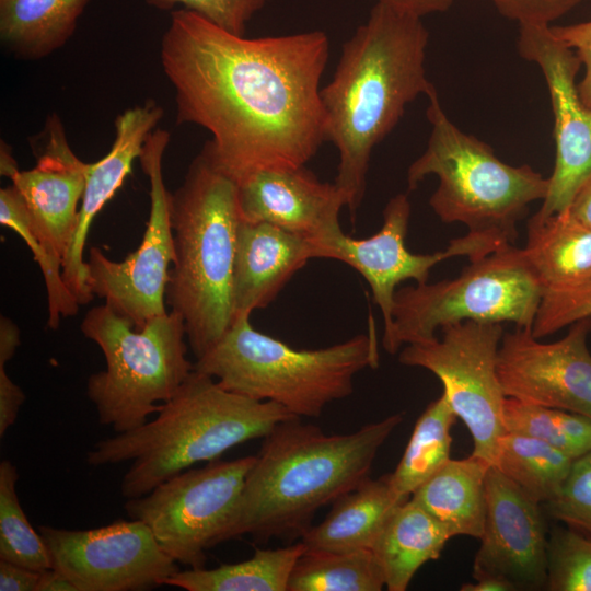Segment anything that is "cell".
Here are the masks:
<instances>
[{
  "label": "cell",
  "instance_id": "6da1fadb",
  "mask_svg": "<svg viewBox=\"0 0 591 591\" xmlns=\"http://www.w3.org/2000/svg\"><path fill=\"white\" fill-rule=\"evenodd\" d=\"M160 56L175 91L176 124L209 131L204 149L236 183L304 166L325 141L323 31L246 38L182 8L171 12Z\"/></svg>",
  "mask_w": 591,
  "mask_h": 591
},
{
  "label": "cell",
  "instance_id": "7a4b0ae2",
  "mask_svg": "<svg viewBox=\"0 0 591 591\" xmlns=\"http://www.w3.org/2000/svg\"><path fill=\"white\" fill-rule=\"evenodd\" d=\"M428 42L421 18L375 3L344 43L333 78L321 89L325 141L339 155L334 183L351 212L364 196L372 150L406 106L434 88L425 68Z\"/></svg>",
  "mask_w": 591,
  "mask_h": 591
},
{
  "label": "cell",
  "instance_id": "3957f363",
  "mask_svg": "<svg viewBox=\"0 0 591 591\" xmlns=\"http://www.w3.org/2000/svg\"><path fill=\"white\" fill-rule=\"evenodd\" d=\"M404 413L369 422L351 433L286 419L264 437L220 543L248 534L255 540H294L333 503L369 476L373 461Z\"/></svg>",
  "mask_w": 591,
  "mask_h": 591
},
{
  "label": "cell",
  "instance_id": "277c9868",
  "mask_svg": "<svg viewBox=\"0 0 591 591\" xmlns=\"http://www.w3.org/2000/svg\"><path fill=\"white\" fill-rule=\"evenodd\" d=\"M292 417L297 416L279 404L232 393L193 370L153 420L100 440L86 462L91 466L131 462L120 493L126 499L136 498L194 464L217 461L241 443L264 438Z\"/></svg>",
  "mask_w": 591,
  "mask_h": 591
},
{
  "label": "cell",
  "instance_id": "5b68a950",
  "mask_svg": "<svg viewBox=\"0 0 591 591\" xmlns=\"http://www.w3.org/2000/svg\"><path fill=\"white\" fill-rule=\"evenodd\" d=\"M241 216L237 183L202 148L183 184L171 195L175 256L166 302L185 324L196 359L234 321L233 271Z\"/></svg>",
  "mask_w": 591,
  "mask_h": 591
},
{
  "label": "cell",
  "instance_id": "8992f818",
  "mask_svg": "<svg viewBox=\"0 0 591 591\" xmlns=\"http://www.w3.org/2000/svg\"><path fill=\"white\" fill-rule=\"evenodd\" d=\"M251 314L236 316L220 340L196 359L194 370L223 389L281 405L297 417H318L334 401L349 396L354 378L379 364L370 316L367 334L318 349H297L257 331Z\"/></svg>",
  "mask_w": 591,
  "mask_h": 591
},
{
  "label": "cell",
  "instance_id": "52a82bcc",
  "mask_svg": "<svg viewBox=\"0 0 591 591\" xmlns=\"http://www.w3.org/2000/svg\"><path fill=\"white\" fill-rule=\"evenodd\" d=\"M426 96L431 131L425 151L408 167V190L436 175L439 185L429 205L442 222L463 223L471 233L514 244L518 223L530 204L545 199L549 179L530 165L505 163L489 144L462 131L443 111L436 88Z\"/></svg>",
  "mask_w": 591,
  "mask_h": 591
},
{
  "label": "cell",
  "instance_id": "ba28073f",
  "mask_svg": "<svg viewBox=\"0 0 591 591\" xmlns=\"http://www.w3.org/2000/svg\"><path fill=\"white\" fill-rule=\"evenodd\" d=\"M82 334L103 351L106 368L89 376L86 395L99 421L115 432L140 427L172 398L194 370L183 317L174 311L136 328L106 304L91 309Z\"/></svg>",
  "mask_w": 591,
  "mask_h": 591
},
{
  "label": "cell",
  "instance_id": "9c48e42d",
  "mask_svg": "<svg viewBox=\"0 0 591 591\" xmlns=\"http://www.w3.org/2000/svg\"><path fill=\"white\" fill-rule=\"evenodd\" d=\"M542 296L523 248L505 244L471 260L453 279L396 290L383 347L394 355L408 344L432 340L437 329L463 321L511 322L531 329Z\"/></svg>",
  "mask_w": 591,
  "mask_h": 591
},
{
  "label": "cell",
  "instance_id": "30bf717a",
  "mask_svg": "<svg viewBox=\"0 0 591 591\" xmlns=\"http://www.w3.org/2000/svg\"><path fill=\"white\" fill-rule=\"evenodd\" d=\"M254 461L255 455H247L185 470L127 499L125 511L143 522L177 564L202 568L206 549L220 544Z\"/></svg>",
  "mask_w": 591,
  "mask_h": 591
},
{
  "label": "cell",
  "instance_id": "8fae6325",
  "mask_svg": "<svg viewBox=\"0 0 591 591\" xmlns=\"http://www.w3.org/2000/svg\"><path fill=\"white\" fill-rule=\"evenodd\" d=\"M440 331L441 338L406 345L398 361L429 370L441 381L442 393L471 433L472 454L494 465L506 433V395L497 373L502 324L463 321Z\"/></svg>",
  "mask_w": 591,
  "mask_h": 591
},
{
  "label": "cell",
  "instance_id": "7c38bea8",
  "mask_svg": "<svg viewBox=\"0 0 591 591\" xmlns=\"http://www.w3.org/2000/svg\"><path fill=\"white\" fill-rule=\"evenodd\" d=\"M170 141L163 129L152 131L143 143L139 161L150 181V215L139 247L124 260L108 258L92 247L86 260V282L93 296L117 314L142 328L151 318L165 314L174 237L171 223V193L165 187L162 159Z\"/></svg>",
  "mask_w": 591,
  "mask_h": 591
},
{
  "label": "cell",
  "instance_id": "4fadbf2b",
  "mask_svg": "<svg viewBox=\"0 0 591 591\" xmlns=\"http://www.w3.org/2000/svg\"><path fill=\"white\" fill-rule=\"evenodd\" d=\"M53 568L78 591H143L164 586L177 563L141 521L119 520L89 529L39 525Z\"/></svg>",
  "mask_w": 591,
  "mask_h": 591
},
{
  "label": "cell",
  "instance_id": "5bb4252c",
  "mask_svg": "<svg viewBox=\"0 0 591 591\" xmlns=\"http://www.w3.org/2000/svg\"><path fill=\"white\" fill-rule=\"evenodd\" d=\"M410 212L407 195L397 194L387 201L382 227L373 235L354 239L341 231L331 237L312 241L316 258L343 262L367 280L372 299L382 312L384 333L392 326L394 298L401 282L413 279L417 285L426 283L431 269L445 259L466 256L475 260L505 245L496 239L467 232L452 240L443 251L412 253L405 244Z\"/></svg>",
  "mask_w": 591,
  "mask_h": 591
},
{
  "label": "cell",
  "instance_id": "9a60e30c",
  "mask_svg": "<svg viewBox=\"0 0 591 591\" xmlns=\"http://www.w3.org/2000/svg\"><path fill=\"white\" fill-rule=\"evenodd\" d=\"M549 26L520 25L518 39L522 58L543 72L554 114L555 166L547 195L535 213L541 218L566 211L591 174V108L581 101L576 83L581 62Z\"/></svg>",
  "mask_w": 591,
  "mask_h": 591
},
{
  "label": "cell",
  "instance_id": "2e32d148",
  "mask_svg": "<svg viewBox=\"0 0 591 591\" xmlns=\"http://www.w3.org/2000/svg\"><path fill=\"white\" fill-rule=\"evenodd\" d=\"M590 332L587 317L553 343L540 341L525 328L503 334L497 373L506 397L591 418Z\"/></svg>",
  "mask_w": 591,
  "mask_h": 591
},
{
  "label": "cell",
  "instance_id": "e0dca14e",
  "mask_svg": "<svg viewBox=\"0 0 591 591\" xmlns=\"http://www.w3.org/2000/svg\"><path fill=\"white\" fill-rule=\"evenodd\" d=\"M541 503L491 465L486 475V517L473 578L496 577L515 590L546 587L547 530Z\"/></svg>",
  "mask_w": 591,
  "mask_h": 591
},
{
  "label": "cell",
  "instance_id": "ac0fdd59",
  "mask_svg": "<svg viewBox=\"0 0 591 591\" xmlns=\"http://www.w3.org/2000/svg\"><path fill=\"white\" fill-rule=\"evenodd\" d=\"M86 163L70 149L57 115L47 119L44 147L31 170L10 176L19 190L30 229L49 257L62 267L78 225Z\"/></svg>",
  "mask_w": 591,
  "mask_h": 591
},
{
  "label": "cell",
  "instance_id": "d6986e66",
  "mask_svg": "<svg viewBox=\"0 0 591 591\" xmlns=\"http://www.w3.org/2000/svg\"><path fill=\"white\" fill-rule=\"evenodd\" d=\"M242 221L266 222L311 241L341 232L339 213L347 207L335 183L321 182L305 166L255 172L237 183Z\"/></svg>",
  "mask_w": 591,
  "mask_h": 591
},
{
  "label": "cell",
  "instance_id": "ffe728a7",
  "mask_svg": "<svg viewBox=\"0 0 591 591\" xmlns=\"http://www.w3.org/2000/svg\"><path fill=\"white\" fill-rule=\"evenodd\" d=\"M163 116L154 101L124 111L115 120V139L105 157L86 163L85 187L78 216V225L70 250L62 264V278L80 305L94 296L89 289L84 246L93 219L114 196L139 158L143 143Z\"/></svg>",
  "mask_w": 591,
  "mask_h": 591
},
{
  "label": "cell",
  "instance_id": "44dd1931",
  "mask_svg": "<svg viewBox=\"0 0 591 591\" xmlns=\"http://www.w3.org/2000/svg\"><path fill=\"white\" fill-rule=\"evenodd\" d=\"M311 258L313 242L266 222H240L233 271L234 318L269 305Z\"/></svg>",
  "mask_w": 591,
  "mask_h": 591
},
{
  "label": "cell",
  "instance_id": "7402d4cb",
  "mask_svg": "<svg viewBox=\"0 0 591 591\" xmlns=\"http://www.w3.org/2000/svg\"><path fill=\"white\" fill-rule=\"evenodd\" d=\"M391 484L390 473L376 479L369 476L333 502L326 518L312 525L301 542L308 549H372L384 525L406 500Z\"/></svg>",
  "mask_w": 591,
  "mask_h": 591
},
{
  "label": "cell",
  "instance_id": "603a6c76",
  "mask_svg": "<svg viewBox=\"0 0 591 591\" xmlns=\"http://www.w3.org/2000/svg\"><path fill=\"white\" fill-rule=\"evenodd\" d=\"M491 465L471 454L451 459L410 498L453 537L480 538L486 517V475Z\"/></svg>",
  "mask_w": 591,
  "mask_h": 591
},
{
  "label": "cell",
  "instance_id": "cb8c5ba5",
  "mask_svg": "<svg viewBox=\"0 0 591 591\" xmlns=\"http://www.w3.org/2000/svg\"><path fill=\"white\" fill-rule=\"evenodd\" d=\"M523 251L543 293L573 287L591 276V229L567 210L531 217Z\"/></svg>",
  "mask_w": 591,
  "mask_h": 591
},
{
  "label": "cell",
  "instance_id": "d4e9b609",
  "mask_svg": "<svg viewBox=\"0 0 591 591\" xmlns=\"http://www.w3.org/2000/svg\"><path fill=\"white\" fill-rule=\"evenodd\" d=\"M448 532L412 498L391 515L372 553L380 564L389 591H405L422 565L438 559Z\"/></svg>",
  "mask_w": 591,
  "mask_h": 591
},
{
  "label": "cell",
  "instance_id": "484cf974",
  "mask_svg": "<svg viewBox=\"0 0 591 591\" xmlns=\"http://www.w3.org/2000/svg\"><path fill=\"white\" fill-rule=\"evenodd\" d=\"M89 2L0 0L1 40L21 58H43L68 42Z\"/></svg>",
  "mask_w": 591,
  "mask_h": 591
},
{
  "label": "cell",
  "instance_id": "4316f807",
  "mask_svg": "<svg viewBox=\"0 0 591 591\" xmlns=\"http://www.w3.org/2000/svg\"><path fill=\"white\" fill-rule=\"evenodd\" d=\"M305 549L301 541L279 548H257L240 563L178 570L164 586L187 591H287L292 568Z\"/></svg>",
  "mask_w": 591,
  "mask_h": 591
},
{
  "label": "cell",
  "instance_id": "83f0119b",
  "mask_svg": "<svg viewBox=\"0 0 591 591\" xmlns=\"http://www.w3.org/2000/svg\"><path fill=\"white\" fill-rule=\"evenodd\" d=\"M456 419L443 393L419 416L396 468L390 473L391 484L399 496L410 498L451 460V428Z\"/></svg>",
  "mask_w": 591,
  "mask_h": 591
},
{
  "label": "cell",
  "instance_id": "f1b7e54d",
  "mask_svg": "<svg viewBox=\"0 0 591 591\" xmlns=\"http://www.w3.org/2000/svg\"><path fill=\"white\" fill-rule=\"evenodd\" d=\"M573 460L544 441L506 431L494 466L531 499L544 505L559 491Z\"/></svg>",
  "mask_w": 591,
  "mask_h": 591
},
{
  "label": "cell",
  "instance_id": "f546056e",
  "mask_svg": "<svg viewBox=\"0 0 591 591\" xmlns=\"http://www.w3.org/2000/svg\"><path fill=\"white\" fill-rule=\"evenodd\" d=\"M384 575L371 549H305L296 561L287 591H380Z\"/></svg>",
  "mask_w": 591,
  "mask_h": 591
},
{
  "label": "cell",
  "instance_id": "4dcf8cb0",
  "mask_svg": "<svg viewBox=\"0 0 591 591\" xmlns=\"http://www.w3.org/2000/svg\"><path fill=\"white\" fill-rule=\"evenodd\" d=\"M503 424L506 431L544 441L572 459L591 451V418L581 414L506 397Z\"/></svg>",
  "mask_w": 591,
  "mask_h": 591
},
{
  "label": "cell",
  "instance_id": "1f68e13d",
  "mask_svg": "<svg viewBox=\"0 0 591 591\" xmlns=\"http://www.w3.org/2000/svg\"><path fill=\"white\" fill-rule=\"evenodd\" d=\"M16 466L0 463V559L36 571L53 568L49 551L38 531L28 522L16 494Z\"/></svg>",
  "mask_w": 591,
  "mask_h": 591
},
{
  "label": "cell",
  "instance_id": "d6a6232c",
  "mask_svg": "<svg viewBox=\"0 0 591 591\" xmlns=\"http://www.w3.org/2000/svg\"><path fill=\"white\" fill-rule=\"evenodd\" d=\"M0 223L16 232L31 248L46 285L47 326L58 328L61 317L76 315L80 304L63 281L62 267L49 257L31 231L24 201L14 185L0 189Z\"/></svg>",
  "mask_w": 591,
  "mask_h": 591
},
{
  "label": "cell",
  "instance_id": "836d02e7",
  "mask_svg": "<svg viewBox=\"0 0 591 591\" xmlns=\"http://www.w3.org/2000/svg\"><path fill=\"white\" fill-rule=\"evenodd\" d=\"M546 589L591 591V537L555 528L547 541Z\"/></svg>",
  "mask_w": 591,
  "mask_h": 591
},
{
  "label": "cell",
  "instance_id": "e575fe53",
  "mask_svg": "<svg viewBox=\"0 0 591 591\" xmlns=\"http://www.w3.org/2000/svg\"><path fill=\"white\" fill-rule=\"evenodd\" d=\"M544 507L553 519L591 537V451L573 460L559 491Z\"/></svg>",
  "mask_w": 591,
  "mask_h": 591
},
{
  "label": "cell",
  "instance_id": "d590c367",
  "mask_svg": "<svg viewBox=\"0 0 591 591\" xmlns=\"http://www.w3.org/2000/svg\"><path fill=\"white\" fill-rule=\"evenodd\" d=\"M587 317H591V276L573 287L543 293L531 333L540 339Z\"/></svg>",
  "mask_w": 591,
  "mask_h": 591
},
{
  "label": "cell",
  "instance_id": "8d00e7d4",
  "mask_svg": "<svg viewBox=\"0 0 591 591\" xmlns=\"http://www.w3.org/2000/svg\"><path fill=\"white\" fill-rule=\"evenodd\" d=\"M273 0H147L159 10H171L176 4L207 19L235 35H245L247 22Z\"/></svg>",
  "mask_w": 591,
  "mask_h": 591
},
{
  "label": "cell",
  "instance_id": "74e56055",
  "mask_svg": "<svg viewBox=\"0 0 591 591\" xmlns=\"http://www.w3.org/2000/svg\"><path fill=\"white\" fill-rule=\"evenodd\" d=\"M497 11L519 25H551L582 0H489Z\"/></svg>",
  "mask_w": 591,
  "mask_h": 591
},
{
  "label": "cell",
  "instance_id": "f35d334b",
  "mask_svg": "<svg viewBox=\"0 0 591 591\" xmlns=\"http://www.w3.org/2000/svg\"><path fill=\"white\" fill-rule=\"evenodd\" d=\"M552 34L578 56L584 73L578 83V92L583 104L591 108V21L570 24L551 25Z\"/></svg>",
  "mask_w": 591,
  "mask_h": 591
},
{
  "label": "cell",
  "instance_id": "ab89813d",
  "mask_svg": "<svg viewBox=\"0 0 591 591\" xmlns=\"http://www.w3.org/2000/svg\"><path fill=\"white\" fill-rule=\"evenodd\" d=\"M25 401L22 389L15 384L0 364V437L15 422L20 407Z\"/></svg>",
  "mask_w": 591,
  "mask_h": 591
},
{
  "label": "cell",
  "instance_id": "60d3db41",
  "mask_svg": "<svg viewBox=\"0 0 591 591\" xmlns=\"http://www.w3.org/2000/svg\"><path fill=\"white\" fill-rule=\"evenodd\" d=\"M40 572L0 559V590L36 591Z\"/></svg>",
  "mask_w": 591,
  "mask_h": 591
},
{
  "label": "cell",
  "instance_id": "b9f144b4",
  "mask_svg": "<svg viewBox=\"0 0 591 591\" xmlns=\"http://www.w3.org/2000/svg\"><path fill=\"white\" fill-rule=\"evenodd\" d=\"M375 3H382L422 19L429 14L447 11L452 5L453 0H375Z\"/></svg>",
  "mask_w": 591,
  "mask_h": 591
},
{
  "label": "cell",
  "instance_id": "7bdbcfd3",
  "mask_svg": "<svg viewBox=\"0 0 591 591\" xmlns=\"http://www.w3.org/2000/svg\"><path fill=\"white\" fill-rule=\"evenodd\" d=\"M20 329L9 317L0 316V364L12 359L20 345Z\"/></svg>",
  "mask_w": 591,
  "mask_h": 591
},
{
  "label": "cell",
  "instance_id": "ee69618b",
  "mask_svg": "<svg viewBox=\"0 0 591 591\" xmlns=\"http://www.w3.org/2000/svg\"><path fill=\"white\" fill-rule=\"evenodd\" d=\"M567 211L573 219L591 229V174L577 190Z\"/></svg>",
  "mask_w": 591,
  "mask_h": 591
},
{
  "label": "cell",
  "instance_id": "f6af8a7d",
  "mask_svg": "<svg viewBox=\"0 0 591 591\" xmlns=\"http://www.w3.org/2000/svg\"><path fill=\"white\" fill-rule=\"evenodd\" d=\"M36 591H78L73 583L54 568L40 572Z\"/></svg>",
  "mask_w": 591,
  "mask_h": 591
},
{
  "label": "cell",
  "instance_id": "bcb514c9",
  "mask_svg": "<svg viewBox=\"0 0 591 591\" xmlns=\"http://www.w3.org/2000/svg\"><path fill=\"white\" fill-rule=\"evenodd\" d=\"M461 591H514L515 588L509 581L496 577H482L475 579V582L464 583Z\"/></svg>",
  "mask_w": 591,
  "mask_h": 591
},
{
  "label": "cell",
  "instance_id": "7dc6e473",
  "mask_svg": "<svg viewBox=\"0 0 591 591\" xmlns=\"http://www.w3.org/2000/svg\"><path fill=\"white\" fill-rule=\"evenodd\" d=\"M0 173L10 178V176L18 170V165L13 157L11 155L8 146L1 142L0 154Z\"/></svg>",
  "mask_w": 591,
  "mask_h": 591
}]
</instances>
